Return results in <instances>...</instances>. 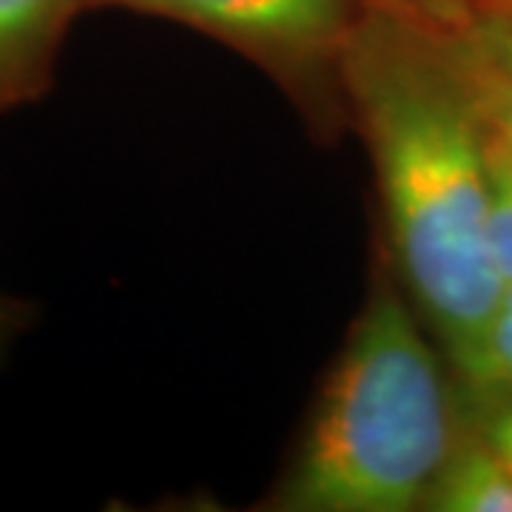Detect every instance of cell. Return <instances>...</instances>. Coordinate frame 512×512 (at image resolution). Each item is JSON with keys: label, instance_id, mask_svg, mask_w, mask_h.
<instances>
[{"label": "cell", "instance_id": "1", "mask_svg": "<svg viewBox=\"0 0 512 512\" xmlns=\"http://www.w3.org/2000/svg\"><path fill=\"white\" fill-rule=\"evenodd\" d=\"M348 123L365 140L384 259L450 362L493 311L487 120L413 20L367 0L342 55Z\"/></svg>", "mask_w": 512, "mask_h": 512}, {"label": "cell", "instance_id": "2", "mask_svg": "<svg viewBox=\"0 0 512 512\" xmlns=\"http://www.w3.org/2000/svg\"><path fill=\"white\" fill-rule=\"evenodd\" d=\"M464 424L456 379L382 256L265 510L413 512Z\"/></svg>", "mask_w": 512, "mask_h": 512}, {"label": "cell", "instance_id": "3", "mask_svg": "<svg viewBox=\"0 0 512 512\" xmlns=\"http://www.w3.org/2000/svg\"><path fill=\"white\" fill-rule=\"evenodd\" d=\"M367 0H86L174 20L248 57L302 111L316 137L348 126L342 55Z\"/></svg>", "mask_w": 512, "mask_h": 512}, {"label": "cell", "instance_id": "4", "mask_svg": "<svg viewBox=\"0 0 512 512\" xmlns=\"http://www.w3.org/2000/svg\"><path fill=\"white\" fill-rule=\"evenodd\" d=\"M413 23L436 43L481 117L512 137V9L467 6Z\"/></svg>", "mask_w": 512, "mask_h": 512}, {"label": "cell", "instance_id": "5", "mask_svg": "<svg viewBox=\"0 0 512 512\" xmlns=\"http://www.w3.org/2000/svg\"><path fill=\"white\" fill-rule=\"evenodd\" d=\"M80 12L86 0H0V114L49 94L60 49Z\"/></svg>", "mask_w": 512, "mask_h": 512}, {"label": "cell", "instance_id": "6", "mask_svg": "<svg viewBox=\"0 0 512 512\" xmlns=\"http://www.w3.org/2000/svg\"><path fill=\"white\" fill-rule=\"evenodd\" d=\"M427 512H512V476L476 430L461 424L453 450L424 495Z\"/></svg>", "mask_w": 512, "mask_h": 512}, {"label": "cell", "instance_id": "7", "mask_svg": "<svg viewBox=\"0 0 512 512\" xmlns=\"http://www.w3.org/2000/svg\"><path fill=\"white\" fill-rule=\"evenodd\" d=\"M447 365L461 390L512 393V282L501 285L484 325Z\"/></svg>", "mask_w": 512, "mask_h": 512}, {"label": "cell", "instance_id": "8", "mask_svg": "<svg viewBox=\"0 0 512 512\" xmlns=\"http://www.w3.org/2000/svg\"><path fill=\"white\" fill-rule=\"evenodd\" d=\"M487 242L501 285L512 282V137L487 123Z\"/></svg>", "mask_w": 512, "mask_h": 512}, {"label": "cell", "instance_id": "9", "mask_svg": "<svg viewBox=\"0 0 512 512\" xmlns=\"http://www.w3.org/2000/svg\"><path fill=\"white\" fill-rule=\"evenodd\" d=\"M458 399L467 424L490 444L512 476V393H476L458 387Z\"/></svg>", "mask_w": 512, "mask_h": 512}, {"label": "cell", "instance_id": "10", "mask_svg": "<svg viewBox=\"0 0 512 512\" xmlns=\"http://www.w3.org/2000/svg\"><path fill=\"white\" fill-rule=\"evenodd\" d=\"M387 9L399 12L410 20H433L441 15H450L467 6H501V9H512V0H376Z\"/></svg>", "mask_w": 512, "mask_h": 512}, {"label": "cell", "instance_id": "11", "mask_svg": "<svg viewBox=\"0 0 512 512\" xmlns=\"http://www.w3.org/2000/svg\"><path fill=\"white\" fill-rule=\"evenodd\" d=\"M32 308L23 305L18 299H12L9 293L0 291V362L6 359L9 348L18 342V336L29 328Z\"/></svg>", "mask_w": 512, "mask_h": 512}]
</instances>
